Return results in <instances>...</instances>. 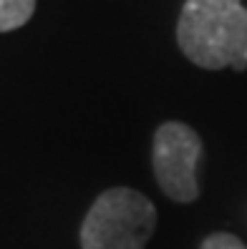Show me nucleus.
Wrapping results in <instances>:
<instances>
[{"instance_id":"obj_3","label":"nucleus","mask_w":247,"mask_h":249,"mask_svg":"<svg viewBox=\"0 0 247 249\" xmlns=\"http://www.w3.org/2000/svg\"><path fill=\"white\" fill-rule=\"evenodd\" d=\"M202 156V139L182 121H167L156 128L152 146L154 177L162 192L179 201L190 204L199 196L197 164Z\"/></svg>"},{"instance_id":"obj_2","label":"nucleus","mask_w":247,"mask_h":249,"mask_svg":"<svg viewBox=\"0 0 247 249\" xmlns=\"http://www.w3.org/2000/svg\"><path fill=\"white\" fill-rule=\"evenodd\" d=\"M156 229V207L136 189L104 192L81 224V249H147Z\"/></svg>"},{"instance_id":"obj_4","label":"nucleus","mask_w":247,"mask_h":249,"mask_svg":"<svg viewBox=\"0 0 247 249\" xmlns=\"http://www.w3.org/2000/svg\"><path fill=\"white\" fill-rule=\"evenodd\" d=\"M36 13V0H0V33L23 28Z\"/></svg>"},{"instance_id":"obj_5","label":"nucleus","mask_w":247,"mask_h":249,"mask_svg":"<svg viewBox=\"0 0 247 249\" xmlns=\"http://www.w3.org/2000/svg\"><path fill=\"white\" fill-rule=\"evenodd\" d=\"M199 249H247L235 234H225V231H217V234H209V237L202 242Z\"/></svg>"},{"instance_id":"obj_1","label":"nucleus","mask_w":247,"mask_h":249,"mask_svg":"<svg viewBox=\"0 0 247 249\" xmlns=\"http://www.w3.org/2000/svg\"><path fill=\"white\" fill-rule=\"evenodd\" d=\"M177 43L199 68H247V8L242 0H187L177 20Z\"/></svg>"}]
</instances>
